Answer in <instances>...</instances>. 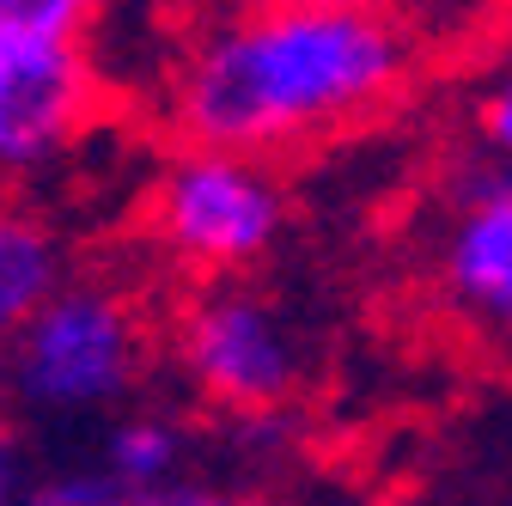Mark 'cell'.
<instances>
[{"label": "cell", "mask_w": 512, "mask_h": 506, "mask_svg": "<svg viewBox=\"0 0 512 506\" xmlns=\"http://www.w3.org/2000/svg\"><path fill=\"white\" fill-rule=\"evenodd\" d=\"M452 226L439 244V287L445 305L464 318V330L500 342L512 324V183H506V153L470 147L458 196H452Z\"/></svg>", "instance_id": "cell-6"}, {"label": "cell", "mask_w": 512, "mask_h": 506, "mask_svg": "<svg viewBox=\"0 0 512 506\" xmlns=\"http://www.w3.org/2000/svg\"><path fill=\"white\" fill-rule=\"evenodd\" d=\"M153 354L159 336L135 293L68 275L0 348V378L19 409L74 421L122 409L147 385Z\"/></svg>", "instance_id": "cell-2"}, {"label": "cell", "mask_w": 512, "mask_h": 506, "mask_svg": "<svg viewBox=\"0 0 512 506\" xmlns=\"http://www.w3.org/2000/svg\"><path fill=\"white\" fill-rule=\"evenodd\" d=\"M476 147H488V153L512 147V92H506V80L476 104Z\"/></svg>", "instance_id": "cell-11"}, {"label": "cell", "mask_w": 512, "mask_h": 506, "mask_svg": "<svg viewBox=\"0 0 512 506\" xmlns=\"http://www.w3.org/2000/svg\"><path fill=\"white\" fill-rule=\"evenodd\" d=\"M104 13H110V0H0V31L86 43Z\"/></svg>", "instance_id": "cell-9"}, {"label": "cell", "mask_w": 512, "mask_h": 506, "mask_svg": "<svg viewBox=\"0 0 512 506\" xmlns=\"http://www.w3.org/2000/svg\"><path fill=\"white\" fill-rule=\"evenodd\" d=\"M232 7H305V0H232ZM342 7H354V0H342Z\"/></svg>", "instance_id": "cell-16"}, {"label": "cell", "mask_w": 512, "mask_h": 506, "mask_svg": "<svg viewBox=\"0 0 512 506\" xmlns=\"http://www.w3.org/2000/svg\"><path fill=\"white\" fill-rule=\"evenodd\" d=\"M391 7H397V13H403L409 25H415L421 13H433V19H452V13H476L482 0H391Z\"/></svg>", "instance_id": "cell-14"}, {"label": "cell", "mask_w": 512, "mask_h": 506, "mask_svg": "<svg viewBox=\"0 0 512 506\" xmlns=\"http://www.w3.org/2000/svg\"><path fill=\"white\" fill-rule=\"evenodd\" d=\"M74 275V250L49 214L0 189V348L19 336V324Z\"/></svg>", "instance_id": "cell-7"}, {"label": "cell", "mask_w": 512, "mask_h": 506, "mask_svg": "<svg viewBox=\"0 0 512 506\" xmlns=\"http://www.w3.org/2000/svg\"><path fill=\"white\" fill-rule=\"evenodd\" d=\"M19 488H25V476H19V433H13L7 415H0V506H13Z\"/></svg>", "instance_id": "cell-12"}, {"label": "cell", "mask_w": 512, "mask_h": 506, "mask_svg": "<svg viewBox=\"0 0 512 506\" xmlns=\"http://www.w3.org/2000/svg\"><path fill=\"white\" fill-rule=\"evenodd\" d=\"M171 506H275L263 494H232V488H171Z\"/></svg>", "instance_id": "cell-13"}, {"label": "cell", "mask_w": 512, "mask_h": 506, "mask_svg": "<svg viewBox=\"0 0 512 506\" xmlns=\"http://www.w3.org/2000/svg\"><path fill=\"white\" fill-rule=\"evenodd\" d=\"M104 110L86 43L0 31V189H25L68 159Z\"/></svg>", "instance_id": "cell-5"}, {"label": "cell", "mask_w": 512, "mask_h": 506, "mask_svg": "<svg viewBox=\"0 0 512 506\" xmlns=\"http://www.w3.org/2000/svg\"><path fill=\"white\" fill-rule=\"evenodd\" d=\"M165 342H171L183 385L220 415L287 409L311 372V342L299 318L281 299H269L250 275L202 281L177 305Z\"/></svg>", "instance_id": "cell-4"}, {"label": "cell", "mask_w": 512, "mask_h": 506, "mask_svg": "<svg viewBox=\"0 0 512 506\" xmlns=\"http://www.w3.org/2000/svg\"><path fill=\"white\" fill-rule=\"evenodd\" d=\"M141 7H153V13H171V7H183V0H141Z\"/></svg>", "instance_id": "cell-17"}, {"label": "cell", "mask_w": 512, "mask_h": 506, "mask_svg": "<svg viewBox=\"0 0 512 506\" xmlns=\"http://www.w3.org/2000/svg\"><path fill=\"white\" fill-rule=\"evenodd\" d=\"M110 506H171V488H141V494H122V488H116Z\"/></svg>", "instance_id": "cell-15"}, {"label": "cell", "mask_w": 512, "mask_h": 506, "mask_svg": "<svg viewBox=\"0 0 512 506\" xmlns=\"http://www.w3.org/2000/svg\"><path fill=\"white\" fill-rule=\"evenodd\" d=\"M189 433L171 409H128L110 421L104 433V458L98 470L122 488V494H141V488H177L183 482V464H189Z\"/></svg>", "instance_id": "cell-8"}, {"label": "cell", "mask_w": 512, "mask_h": 506, "mask_svg": "<svg viewBox=\"0 0 512 506\" xmlns=\"http://www.w3.org/2000/svg\"><path fill=\"white\" fill-rule=\"evenodd\" d=\"M116 500V482L104 470H61V476H43L31 488L13 494V506H110Z\"/></svg>", "instance_id": "cell-10"}, {"label": "cell", "mask_w": 512, "mask_h": 506, "mask_svg": "<svg viewBox=\"0 0 512 506\" xmlns=\"http://www.w3.org/2000/svg\"><path fill=\"white\" fill-rule=\"evenodd\" d=\"M421 68L427 37L391 0L226 7L171 55L159 116L177 147L281 165L384 122Z\"/></svg>", "instance_id": "cell-1"}, {"label": "cell", "mask_w": 512, "mask_h": 506, "mask_svg": "<svg viewBox=\"0 0 512 506\" xmlns=\"http://www.w3.org/2000/svg\"><path fill=\"white\" fill-rule=\"evenodd\" d=\"M281 232H287V183L263 159L220 147H171V159L147 189L153 250L196 281H232L263 269Z\"/></svg>", "instance_id": "cell-3"}]
</instances>
